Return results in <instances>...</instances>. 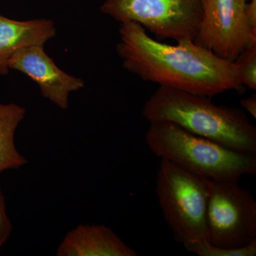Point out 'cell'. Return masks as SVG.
I'll return each mask as SVG.
<instances>
[{"mask_svg": "<svg viewBox=\"0 0 256 256\" xmlns=\"http://www.w3.org/2000/svg\"><path fill=\"white\" fill-rule=\"evenodd\" d=\"M1 174V173H0ZM12 232V226L8 218L4 198L0 188V250Z\"/></svg>", "mask_w": 256, "mask_h": 256, "instance_id": "obj_14", "label": "cell"}, {"mask_svg": "<svg viewBox=\"0 0 256 256\" xmlns=\"http://www.w3.org/2000/svg\"><path fill=\"white\" fill-rule=\"evenodd\" d=\"M249 26L254 31L256 32V0H248L245 10Z\"/></svg>", "mask_w": 256, "mask_h": 256, "instance_id": "obj_15", "label": "cell"}, {"mask_svg": "<svg viewBox=\"0 0 256 256\" xmlns=\"http://www.w3.org/2000/svg\"><path fill=\"white\" fill-rule=\"evenodd\" d=\"M119 35L116 48L122 66L144 82L208 98L244 92L236 64L192 40L168 44L134 22L120 24Z\"/></svg>", "mask_w": 256, "mask_h": 256, "instance_id": "obj_1", "label": "cell"}, {"mask_svg": "<svg viewBox=\"0 0 256 256\" xmlns=\"http://www.w3.org/2000/svg\"><path fill=\"white\" fill-rule=\"evenodd\" d=\"M26 112L22 106L0 102V173L4 170L18 169L28 163L14 143L16 128Z\"/></svg>", "mask_w": 256, "mask_h": 256, "instance_id": "obj_11", "label": "cell"}, {"mask_svg": "<svg viewBox=\"0 0 256 256\" xmlns=\"http://www.w3.org/2000/svg\"><path fill=\"white\" fill-rule=\"evenodd\" d=\"M100 10L120 24L141 25L158 41H194L202 16L200 0H106Z\"/></svg>", "mask_w": 256, "mask_h": 256, "instance_id": "obj_5", "label": "cell"}, {"mask_svg": "<svg viewBox=\"0 0 256 256\" xmlns=\"http://www.w3.org/2000/svg\"><path fill=\"white\" fill-rule=\"evenodd\" d=\"M56 28L47 18L18 21L0 15V75L9 72L8 60L22 48L44 46L53 38Z\"/></svg>", "mask_w": 256, "mask_h": 256, "instance_id": "obj_10", "label": "cell"}, {"mask_svg": "<svg viewBox=\"0 0 256 256\" xmlns=\"http://www.w3.org/2000/svg\"><path fill=\"white\" fill-rule=\"evenodd\" d=\"M238 183L214 182L207 210L206 240L238 248L256 240V201Z\"/></svg>", "mask_w": 256, "mask_h": 256, "instance_id": "obj_6", "label": "cell"}, {"mask_svg": "<svg viewBox=\"0 0 256 256\" xmlns=\"http://www.w3.org/2000/svg\"><path fill=\"white\" fill-rule=\"evenodd\" d=\"M146 142L160 159L215 182L238 183L256 174V154L234 150L169 121L150 122Z\"/></svg>", "mask_w": 256, "mask_h": 256, "instance_id": "obj_3", "label": "cell"}, {"mask_svg": "<svg viewBox=\"0 0 256 256\" xmlns=\"http://www.w3.org/2000/svg\"><path fill=\"white\" fill-rule=\"evenodd\" d=\"M142 116L149 124L169 121L234 150L256 154V128L245 111L215 105L206 96L159 86L143 106Z\"/></svg>", "mask_w": 256, "mask_h": 256, "instance_id": "obj_2", "label": "cell"}, {"mask_svg": "<svg viewBox=\"0 0 256 256\" xmlns=\"http://www.w3.org/2000/svg\"><path fill=\"white\" fill-rule=\"evenodd\" d=\"M214 181L160 160L156 194L174 240L184 244L207 237V210Z\"/></svg>", "mask_w": 256, "mask_h": 256, "instance_id": "obj_4", "label": "cell"}, {"mask_svg": "<svg viewBox=\"0 0 256 256\" xmlns=\"http://www.w3.org/2000/svg\"><path fill=\"white\" fill-rule=\"evenodd\" d=\"M58 256H137L132 248L105 225H80L58 246Z\"/></svg>", "mask_w": 256, "mask_h": 256, "instance_id": "obj_9", "label": "cell"}, {"mask_svg": "<svg viewBox=\"0 0 256 256\" xmlns=\"http://www.w3.org/2000/svg\"><path fill=\"white\" fill-rule=\"evenodd\" d=\"M186 252L198 256H256V242L238 248L216 246L206 239L193 240L184 244Z\"/></svg>", "mask_w": 256, "mask_h": 256, "instance_id": "obj_12", "label": "cell"}, {"mask_svg": "<svg viewBox=\"0 0 256 256\" xmlns=\"http://www.w3.org/2000/svg\"><path fill=\"white\" fill-rule=\"evenodd\" d=\"M248 0H200L202 16L194 42L234 62L254 37L246 16Z\"/></svg>", "mask_w": 256, "mask_h": 256, "instance_id": "obj_7", "label": "cell"}, {"mask_svg": "<svg viewBox=\"0 0 256 256\" xmlns=\"http://www.w3.org/2000/svg\"><path fill=\"white\" fill-rule=\"evenodd\" d=\"M242 108L252 114L254 118H256V94H252L249 97L242 99L240 102Z\"/></svg>", "mask_w": 256, "mask_h": 256, "instance_id": "obj_16", "label": "cell"}, {"mask_svg": "<svg viewBox=\"0 0 256 256\" xmlns=\"http://www.w3.org/2000/svg\"><path fill=\"white\" fill-rule=\"evenodd\" d=\"M9 68L21 72L38 86L42 95L62 110L69 106V96L85 87L82 79L66 73L45 52L44 46L18 50L8 60Z\"/></svg>", "mask_w": 256, "mask_h": 256, "instance_id": "obj_8", "label": "cell"}, {"mask_svg": "<svg viewBox=\"0 0 256 256\" xmlns=\"http://www.w3.org/2000/svg\"><path fill=\"white\" fill-rule=\"evenodd\" d=\"M242 86L256 89V37L252 38L234 60Z\"/></svg>", "mask_w": 256, "mask_h": 256, "instance_id": "obj_13", "label": "cell"}]
</instances>
